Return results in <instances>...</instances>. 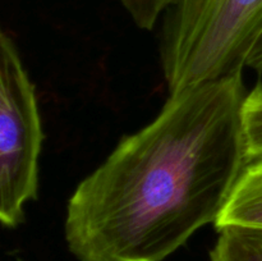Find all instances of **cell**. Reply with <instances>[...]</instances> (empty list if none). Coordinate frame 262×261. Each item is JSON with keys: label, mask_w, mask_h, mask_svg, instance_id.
Wrapping results in <instances>:
<instances>
[{"label": "cell", "mask_w": 262, "mask_h": 261, "mask_svg": "<svg viewBox=\"0 0 262 261\" xmlns=\"http://www.w3.org/2000/svg\"><path fill=\"white\" fill-rule=\"evenodd\" d=\"M242 76L189 87L120 140L67 205L79 261H164L216 223L250 159Z\"/></svg>", "instance_id": "cell-1"}, {"label": "cell", "mask_w": 262, "mask_h": 261, "mask_svg": "<svg viewBox=\"0 0 262 261\" xmlns=\"http://www.w3.org/2000/svg\"><path fill=\"white\" fill-rule=\"evenodd\" d=\"M160 58L170 94L262 71V0H177Z\"/></svg>", "instance_id": "cell-2"}, {"label": "cell", "mask_w": 262, "mask_h": 261, "mask_svg": "<svg viewBox=\"0 0 262 261\" xmlns=\"http://www.w3.org/2000/svg\"><path fill=\"white\" fill-rule=\"evenodd\" d=\"M43 132L35 86L10 35L0 36V222L15 228L37 199Z\"/></svg>", "instance_id": "cell-3"}, {"label": "cell", "mask_w": 262, "mask_h": 261, "mask_svg": "<svg viewBox=\"0 0 262 261\" xmlns=\"http://www.w3.org/2000/svg\"><path fill=\"white\" fill-rule=\"evenodd\" d=\"M215 227L262 229V159L251 160L243 169Z\"/></svg>", "instance_id": "cell-4"}, {"label": "cell", "mask_w": 262, "mask_h": 261, "mask_svg": "<svg viewBox=\"0 0 262 261\" xmlns=\"http://www.w3.org/2000/svg\"><path fill=\"white\" fill-rule=\"evenodd\" d=\"M210 252V261H262V229L225 227Z\"/></svg>", "instance_id": "cell-5"}, {"label": "cell", "mask_w": 262, "mask_h": 261, "mask_svg": "<svg viewBox=\"0 0 262 261\" xmlns=\"http://www.w3.org/2000/svg\"><path fill=\"white\" fill-rule=\"evenodd\" d=\"M242 125L248 159H262V84L247 94L242 106Z\"/></svg>", "instance_id": "cell-6"}, {"label": "cell", "mask_w": 262, "mask_h": 261, "mask_svg": "<svg viewBox=\"0 0 262 261\" xmlns=\"http://www.w3.org/2000/svg\"><path fill=\"white\" fill-rule=\"evenodd\" d=\"M133 22L141 30L150 31L155 27L164 12H168L177 0H118Z\"/></svg>", "instance_id": "cell-7"}]
</instances>
